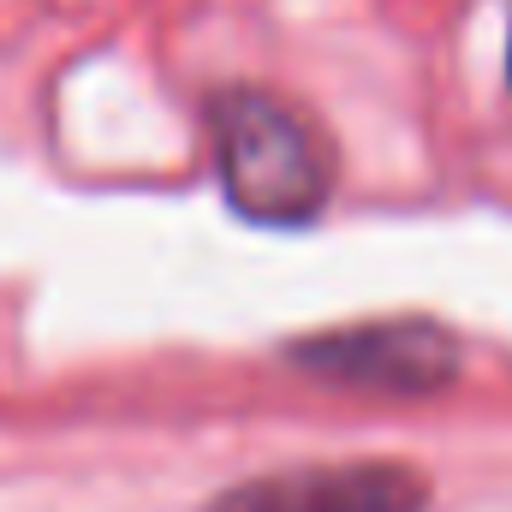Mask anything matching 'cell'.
Here are the masks:
<instances>
[{
  "instance_id": "3957f363",
  "label": "cell",
  "mask_w": 512,
  "mask_h": 512,
  "mask_svg": "<svg viewBox=\"0 0 512 512\" xmlns=\"http://www.w3.org/2000/svg\"><path fill=\"white\" fill-rule=\"evenodd\" d=\"M429 489L411 465H298L227 489L209 512H423Z\"/></svg>"
},
{
  "instance_id": "6da1fadb",
  "label": "cell",
  "mask_w": 512,
  "mask_h": 512,
  "mask_svg": "<svg viewBox=\"0 0 512 512\" xmlns=\"http://www.w3.org/2000/svg\"><path fill=\"white\" fill-rule=\"evenodd\" d=\"M209 131H215L221 191L245 221L304 227L328 209V191H334L328 143L280 96L251 90V84H227L209 96Z\"/></svg>"
},
{
  "instance_id": "7a4b0ae2",
  "label": "cell",
  "mask_w": 512,
  "mask_h": 512,
  "mask_svg": "<svg viewBox=\"0 0 512 512\" xmlns=\"http://www.w3.org/2000/svg\"><path fill=\"white\" fill-rule=\"evenodd\" d=\"M304 376L334 387H364V393H441L459 376V340L441 322L423 316H399V322H358V328H334L316 340H298L286 352Z\"/></svg>"
},
{
  "instance_id": "277c9868",
  "label": "cell",
  "mask_w": 512,
  "mask_h": 512,
  "mask_svg": "<svg viewBox=\"0 0 512 512\" xmlns=\"http://www.w3.org/2000/svg\"><path fill=\"white\" fill-rule=\"evenodd\" d=\"M507 78H512V48H507Z\"/></svg>"
}]
</instances>
